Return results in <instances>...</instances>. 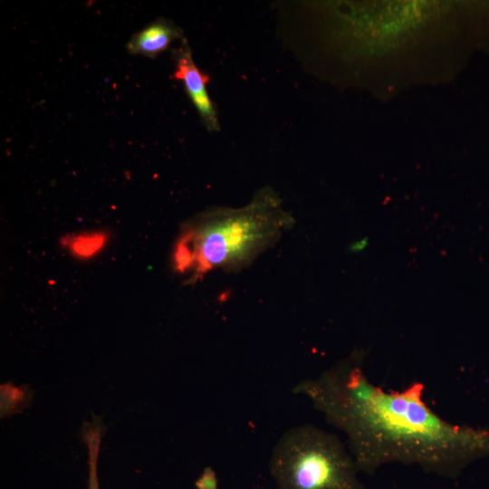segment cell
<instances>
[{"mask_svg": "<svg viewBox=\"0 0 489 489\" xmlns=\"http://www.w3.org/2000/svg\"><path fill=\"white\" fill-rule=\"evenodd\" d=\"M365 358L363 350H355L292 388L346 435L360 473L372 475L398 463L455 478L475 459L489 455V430L440 417L424 400L422 382L400 390L376 385L365 373Z\"/></svg>", "mask_w": 489, "mask_h": 489, "instance_id": "1", "label": "cell"}, {"mask_svg": "<svg viewBox=\"0 0 489 489\" xmlns=\"http://www.w3.org/2000/svg\"><path fill=\"white\" fill-rule=\"evenodd\" d=\"M295 220L269 187L241 207L206 210L182 228L174 250V265L193 280L213 270L238 273L272 248Z\"/></svg>", "mask_w": 489, "mask_h": 489, "instance_id": "2", "label": "cell"}, {"mask_svg": "<svg viewBox=\"0 0 489 489\" xmlns=\"http://www.w3.org/2000/svg\"><path fill=\"white\" fill-rule=\"evenodd\" d=\"M269 470L276 489H365L346 445L312 424L282 435L273 448Z\"/></svg>", "mask_w": 489, "mask_h": 489, "instance_id": "3", "label": "cell"}, {"mask_svg": "<svg viewBox=\"0 0 489 489\" xmlns=\"http://www.w3.org/2000/svg\"><path fill=\"white\" fill-rule=\"evenodd\" d=\"M173 78L180 80L184 83L187 95L207 129L218 131L220 126L216 110L206 90L209 76L196 65L186 41L182 42L176 53V68Z\"/></svg>", "mask_w": 489, "mask_h": 489, "instance_id": "4", "label": "cell"}, {"mask_svg": "<svg viewBox=\"0 0 489 489\" xmlns=\"http://www.w3.org/2000/svg\"><path fill=\"white\" fill-rule=\"evenodd\" d=\"M182 33L172 21L158 18L133 34L126 47L131 54L154 58L180 38Z\"/></svg>", "mask_w": 489, "mask_h": 489, "instance_id": "5", "label": "cell"}, {"mask_svg": "<svg viewBox=\"0 0 489 489\" xmlns=\"http://www.w3.org/2000/svg\"><path fill=\"white\" fill-rule=\"evenodd\" d=\"M91 421H84L82 427V437L88 450V489H100L98 477V458L102 436L106 427L101 417L91 414Z\"/></svg>", "mask_w": 489, "mask_h": 489, "instance_id": "6", "label": "cell"}, {"mask_svg": "<svg viewBox=\"0 0 489 489\" xmlns=\"http://www.w3.org/2000/svg\"><path fill=\"white\" fill-rule=\"evenodd\" d=\"M32 392L27 386L14 387L11 382L1 385V417L24 409L30 404Z\"/></svg>", "mask_w": 489, "mask_h": 489, "instance_id": "7", "label": "cell"}, {"mask_svg": "<svg viewBox=\"0 0 489 489\" xmlns=\"http://www.w3.org/2000/svg\"><path fill=\"white\" fill-rule=\"evenodd\" d=\"M104 236L100 235H82L76 237L72 243L74 253L81 256H89L95 253L103 244Z\"/></svg>", "mask_w": 489, "mask_h": 489, "instance_id": "8", "label": "cell"}, {"mask_svg": "<svg viewBox=\"0 0 489 489\" xmlns=\"http://www.w3.org/2000/svg\"><path fill=\"white\" fill-rule=\"evenodd\" d=\"M218 485L219 483L216 473L210 466L205 467L195 482V487L197 489H219Z\"/></svg>", "mask_w": 489, "mask_h": 489, "instance_id": "9", "label": "cell"}, {"mask_svg": "<svg viewBox=\"0 0 489 489\" xmlns=\"http://www.w3.org/2000/svg\"><path fill=\"white\" fill-rule=\"evenodd\" d=\"M367 240H360L353 245V250L360 251L367 245Z\"/></svg>", "mask_w": 489, "mask_h": 489, "instance_id": "10", "label": "cell"}]
</instances>
